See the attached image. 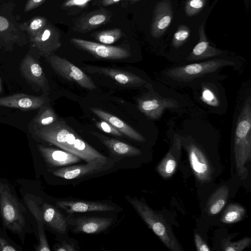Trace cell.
Returning a JSON list of instances; mask_svg holds the SVG:
<instances>
[{
  "instance_id": "1",
  "label": "cell",
  "mask_w": 251,
  "mask_h": 251,
  "mask_svg": "<svg viewBox=\"0 0 251 251\" xmlns=\"http://www.w3.org/2000/svg\"><path fill=\"white\" fill-rule=\"evenodd\" d=\"M243 63L229 55L220 56L185 64H176L162 70L159 75L160 81L173 88L188 87L201 79L224 75V70L230 69L239 71Z\"/></svg>"
},
{
  "instance_id": "2",
  "label": "cell",
  "mask_w": 251,
  "mask_h": 251,
  "mask_svg": "<svg viewBox=\"0 0 251 251\" xmlns=\"http://www.w3.org/2000/svg\"><path fill=\"white\" fill-rule=\"evenodd\" d=\"M32 131L39 139L77 156L86 163L114 164V160L90 146L64 120L58 119L47 126Z\"/></svg>"
},
{
  "instance_id": "3",
  "label": "cell",
  "mask_w": 251,
  "mask_h": 251,
  "mask_svg": "<svg viewBox=\"0 0 251 251\" xmlns=\"http://www.w3.org/2000/svg\"><path fill=\"white\" fill-rule=\"evenodd\" d=\"M245 82L239 91L233 115L232 130L237 171L243 177L245 163L251 154V87Z\"/></svg>"
},
{
  "instance_id": "4",
  "label": "cell",
  "mask_w": 251,
  "mask_h": 251,
  "mask_svg": "<svg viewBox=\"0 0 251 251\" xmlns=\"http://www.w3.org/2000/svg\"><path fill=\"white\" fill-rule=\"evenodd\" d=\"M145 87L148 91L137 102L139 111L148 119L158 120L166 110L179 114L192 111L193 104L186 96L164 84L150 82Z\"/></svg>"
},
{
  "instance_id": "5",
  "label": "cell",
  "mask_w": 251,
  "mask_h": 251,
  "mask_svg": "<svg viewBox=\"0 0 251 251\" xmlns=\"http://www.w3.org/2000/svg\"><path fill=\"white\" fill-rule=\"evenodd\" d=\"M228 75L224 74L206 77L192 83L194 100L204 110L203 112L217 115L225 114L228 109V101L222 81Z\"/></svg>"
},
{
  "instance_id": "6",
  "label": "cell",
  "mask_w": 251,
  "mask_h": 251,
  "mask_svg": "<svg viewBox=\"0 0 251 251\" xmlns=\"http://www.w3.org/2000/svg\"><path fill=\"white\" fill-rule=\"evenodd\" d=\"M126 199L143 220L171 251H180L181 246L163 217L150 207L142 200L126 196Z\"/></svg>"
},
{
  "instance_id": "7",
  "label": "cell",
  "mask_w": 251,
  "mask_h": 251,
  "mask_svg": "<svg viewBox=\"0 0 251 251\" xmlns=\"http://www.w3.org/2000/svg\"><path fill=\"white\" fill-rule=\"evenodd\" d=\"M24 209L9 186L0 182V215L4 226L15 233H22L25 226Z\"/></svg>"
},
{
  "instance_id": "8",
  "label": "cell",
  "mask_w": 251,
  "mask_h": 251,
  "mask_svg": "<svg viewBox=\"0 0 251 251\" xmlns=\"http://www.w3.org/2000/svg\"><path fill=\"white\" fill-rule=\"evenodd\" d=\"M48 60L52 69L62 77L84 88L92 90L96 88L93 80L83 71L68 60L52 55Z\"/></svg>"
},
{
  "instance_id": "9",
  "label": "cell",
  "mask_w": 251,
  "mask_h": 251,
  "mask_svg": "<svg viewBox=\"0 0 251 251\" xmlns=\"http://www.w3.org/2000/svg\"><path fill=\"white\" fill-rule=\"evenodd\" d=\"M56 205L69 214L88 212H112L121 209L117 205L109 201L79 199L60 200L56 201Z\"/></svg>"
},
{
  "instance_id": "10",
  "label": "cell",
  "mask_w": 251,
  "mask_h": 251,
  "mask_svg": "<svg viewBox=\"0 0 251 251\" xmlns=\"http://www.w3.org/2000/svg\"><path fill=\"white\" fill-rule=\"evenodd\" d=\"M71 42L97 58L117 60L127 58L130 56L129 51L120 47L109 46L76 38H72Z\"/></svg>"
},
{
  "instance_id": "11",
  "label": "cell",
  "mask_w": 251,
  "mask_h": 251,
  "mask_svg": "<svg viewBox=\"0 0 251 251\" xmlns=\"http://www.w3.org/2000/svg\"><path fill=\"white\" fill-rule=\"evenodd\" d=\"M66 218L68 229L75 234L99 233L108 229L113 222V219L109 217L82 216L74 218L70 215Z\"/></svg>"
},
{
  "instance_id": "12",
  "label": "cell",
  "mask_w": 251,
  "mask_h": 251,
  "mask_svg": "<svg viewBox=\"0 0 251 251\" xmlns=\"http://www.w3.org/2000/svg\"><path fill=\"white\" fill-rule=\"evenodd\" d=\"M86 72L109 76L121 85L131 87H146L150 82L132 73L109 67L94 65L84 68Z\"/></svg>"
},
{
  "instance_id": "13",
  "label": "cell",
  "mask_w": 251,
  "mask_h": 251,
  "mask_svg": "<svg viewBox=\"0 0 251 251\" xmlns=\"http://www.w3.org/2000/svg\"><path fill=\"white\" fill-rule=\"evenodd\" d=\"M60 39L58 30L50 24H47L39 33L30 38L33 46L47 59L61 47Z\"/></svg>"
},
{
  "instance_id": "14",
  "label": "cell",
  "mask_w": 251,
  "mask_h": 251,
  "mask_svg": "<svg viewBox=\"0 0 251 251\" xmlns=\"http://www.w3.org/2000/svg\"><path fill=\"white\" fill-rule=\"evenodd\" d=\"M114 164H100L86 163L80 165H71L54 169L52 174L66 179H74L88 176L112 168Z\"/></svg>"
},
{
  "instance_id": "15",
  "label": "cell",
  "mask_w": 251,
  "mask_h": 251,
  "mask_svg": "<svg viewBox=\"0 0 251 251\" xmlns=\"http://www.w3.org/2000/svg\"><path fill=\"white\" fill-rule=\"evenodd\" d=\"M20 71L23 77L30 84L39 89L49 90L48 80L38 61L30 55L22 60Z\"/></svg>"
},
{
  "instance_id": "16",
  "label": "cell",
  "mask_w": 251,
  "mask_h": 251,
  "mask_svg": "<svg viewBox=\"0 0 251 251\" xmlns=\"http://www.w3.org/2000/svg\"><path fill=\"white\" fill-rule=\"evenodd\" d=\"M90 132L108 149L111 157L115 161L126 157L137 156L141 154V151L139 149L128 144L97 132Z\"/></svg>"
},
{
  "instance_id": "17",
  "label": "cell",
  "mask_w": 251,
  "mask_h": 251,
  "mask_svg": "<svg viewBox=\"0 0 251 251\" xmlns=\"http://www.w3.org/2000/svg\"><path fill=\"white\" fill-rule=\"evenodd\" d=\"M38 151L47 166L50 168L65 167L81 162L77 156L62 149L38 145Z\"/></svg>"
},
{
  "instance_id": "18",
  "label": "cell",
  "mask_w": 251,
  "mask_h": 251,
  "mask_svg": "<svg viewBox=\"0 0 251 251\" xmlns=\"http://www.w3.org/2000/svg\"><path fill=\"white\" fill-rule=\"evenodd\" d=\"M46 99L43 97L23 93L0 98V106L25 110L40 109L46 104Z\"/></svg>"
},
{
  "instance_id": "19",
  "label": "cell",
  "mask_w": 251,
  "mask_h": 251,
  "mask_svg": "<svg viewBox=\"0 0 251 251\" xmlns=\"http://www.w3.org/2000/svg\"><path fill=\"white\" fill-rule=\"evenodd\" d=\"M41 210L44 223L60 234H67L68 224L67 218L57 206L44 202Z\"/></svg>"
},
{
  "instance_id": "20",
  "label": "cell",
  "mask_w": 251,
  "mask_h": 251,
  "mask_svg": "<svg viewBox=\"0 0 251 251\" xmlns=\"http://www.w3.org/2000/svg\"><path fill=\"white\" fill-rule=\"evenodd\" d=\"M91 110L96 115L109 123L123 135L138 142L143 143L146 141L143 135L117 117L98 108H92Z\"/></svg>"
},
{
  "instance_id": "21",
  "label": "cell",
  "mask_w": 251,
  "mask_h": 251,
  "mask_svg": "<svg viewBox=\"0 0 251 251\" xmlns=\"http://www.w3.org/2000/svg\"><path fill=\"white\" fill-rule=\"evenodd\" d=\"M227 55L224 51L209 45L203 35L187 56L185 63L205 60ZM184 63V64H185Z\"/></svg>"
},
{
  "instance_id": "22",
  "label": "cell",
  "mask_w": 251,
  "mask_h": 251,
  "mask_svg": "<svg viewBox=\"0 0 251 251\" xmlns=\"http://www.w3.org/2000/svg\"><path fill=\"white\" fill-rule=\"evenodd\" d=\"M110 17L108 11L99 9L79 17L74 27L77 32H86L105 24L110 20Z\"/></svg>"
},
{
  "instance_id": "23",
  "label": "cell",
  "mask_w": 251,
  "mask_h": 251,
  "mask_svg": "<svg viewBox=\"0 0 251 251\" xmlns=\"http://www.w3.org/2000/svg\"><path fill=\"white\" fill-rule=\"evenodd\" d=\"M173 17L171 7L168 3L158 5L155 12L152 24V34L158 37L170 25Z\"/></svg>"
},
{
  "instance_id": "24",
  "label": "cell",
  "mask_w": 251,
  "mask_h": 251,
  "mask_svg": "<svg viewBox=\"0 0 251 251\" xmlns=\"http://www.w3.org/2000/svg\"><path fill=\"white\" fill-rule=\"evenodd\" d=\"M229 195V189L225 185L218 188L209 198L206 208L211 215L219 213L226 203Z\"/></svg>"
},
{
  "instance_id": "25",
  "label": "cell",
  "mask_w": 251,
  "mask_h": 251,
  "mask_svg": "<svg viewBox=\"0 0 251 251\" xmlns=\"http://www.w3.org/2000/svg\"><path fill=\"white\" fill-rule=\"evenodd\" d=\"M58 120L54 110L46 104L40 108V110L31 121L33 130L40 129L47 126Z\"/></svg>"
},
{
  "instance_id": "26",
  "label": "cell",
  "mask_w": 251,
  "mask_h": 251,
  "mask_svg": "<svg viewBox=\"0 0 251 251\" xmlns=\"http://www.w3.org/2000/svg\"><path fill=\"white\" fill-rule=\"evenodd\" d=\"M29 208L36 219L39 230V243L35 248L37 251H50L51 250L49 245L44 230L43 229L44 221L41 210L33 201L28 203Z\"/></svg>"
},
{
  "instance_id": "27",
  "label": "cell",
  "mask_w": 251,
  "mask_h": 251,
  "mask_svg": "<svg viewBox=\"0 0 251 251\" xmlns=\"http://www.w3.org/2000/svg\"><path fill=\"white\" fill-rule=\"evenodd\" d=\"M175 144L157 167V171L163 178L171 177L175 172L177 167L176 158L174 155Z\"/></svg>"
},
{
  "instance_id": "28",
  "label": "cell",
  "mask_w": 251,
  "mask_h": 251,
  "mask_svg": "<svg viewBox=\"0 0 251 251\" xmlns=\"http://www.w3.org/2000/svg\"><path fill=\"white\" fill-rule=\"evenodd\" d=\"M245 213V208L237 203L229 204L224 211L221 221L225 224H233L240 221Z\"/></svg>"
},
{
  "instance_id": "29",
  "label": "cell",
  "mask_w": 251,
  "mask_h": 251,
  "mask_svg": "<svg viewBox=\"0 0 251 251\" xmlns=\"http://www.w3.org/2000/svg\"><path fill=\"white\" fill-rule=\"evenodd\" d=\"M122 35L121 30L119 28H115L98 32L95 34V37L98 41L103 44L110 45L118 41Z\"/></svg>"
},
{
  "instance_id": "30",
  "label": "cell",
  "mask_w": 251,
  "mask_h": 251,
  "mask_svg": "<svg viewBox=\"0 0 251 251\" xmlns=\"http://www.w3.org/2000/svg\"><path fill=\"white\" fill-rule=\"evenodd\" d=\"M47 25V20L43 17L37 16L30 20L27 24L22 26L29 35L30 38L39 33Z\"/></svg>"
},
{
  "instance_id": "31",
  "label": "cell",
  "mask_w": 251,
  "mask_h": 251,
  "mask_svg": "<svg viewBox=\"0 0 251 251\" xmlns=\"http://www.w3.org/2000/svg\"><path fill=\"white\" fill-rule=\"evenodd\" d=\"M251 243V238L248 237L235 242L224 240L222 243V248L225 251H241L249 247Z\"/></svg>"
},
{
  "instance_id": "32",
  "label": "cell",
  "mask_w": 251,
  "mask_h": 251,
  "mask_svg": "<svg viewBox=\"0 0 251 251\" xmlns=\"http://www.w3.org/2000/svg\"><path fill=\"white\" fill-rule=\"evenodd\" d=\"M189 36V31L185 27L179 28L174 34L173 40V46L177 49L182 45Z\"/></svg>"
},
{
  "instance_id": "33",
  "label": "cell",
  "mask_w": 251,
  "mask_h": 251,
  "mask_svg": "<svg viewBox=\"0 0 251 251\" xmlns=\"http://www.w3.org/2000/svg\"><path fill=\"white\" fill-rule=\"evenodd\" d=\"M95 125L100 130L106 133L119 137H122L124 135L117 129L105 121L101 120L96 122Z\"/></svg>"
},
{
  "instance_id": "34",
  "label": "cell",
  "mask_w": 251,
  "mask_h": 251,
  "mask_svg": "<svg viewBox=\"0 0 251 251\" xmlns=\"http://www.w3.org/2000/svg\"><path fill=\"white\" fill-rule=\"evenodd\" d=\"M56 251H76L79 249L78 244L74 239L63 241L54 247Z\"/></svg>"
},
{
  "instance_id": "35",
  "label": "cell",
  "mask_w": 251,
  "mask_h": 251,
  "mask_svg": "<svg viewBox=\"0 0 251 251\" xmlns=\"http://www.w3.org/2000/svg\"><path fill=\"white\" fill-rule=\"evenodd\" d=\"M205 0H188L186 6V12L189 15L199 11L204 5Z\"/></svg>"
},
{
  "instance_id": "36",
  "label": "cell",
  "mask_w": 251,
  "mask_h": 251,
  "mask_svg": "<svg viewBox=\"0 0 251 251\" xmlns=\"http://www.w3.org/2000/svg\"><path fill=\"white\" fill-rule=\"evenodd\" d=\"M194 240L197 251H210V249L206 242L201 237L198 233L194 235Z\"/></svg>"
},
{
  "instance_id": "37",
  "label": "cell",
  "mask_w": 251,
  "mask_h": 251,
  "mask_svg": "<svg viewBox=\"0 0 251 251\" xmlns=\"http://www.w3.org/2000/svg\"><path fill=\"white\" fill-rule=\"evenodd\" d=\"M92 0H66L63 4L65 7L72 6L82 7Z\"/></svg>"
},
{
  "instance_id": "38",
  "label": "cell",
  "mask_w": 251,
  "mask_h": 251,
  "mask_svg": "<svg viewBox=\"0 0 251 251\" xmlns=\"http://www.w3.org/2000/svg\"><path fill=\"white\" fill-rule=\"evenodd\" d=\"M45 0H28L25 7L24 11L25 12L36 8L40 6Z\"/></svg>"
},
{
  "instance_id": "39",
  "label": "cell",
  "mask_w": 251,
  "mask_h": 251,
  "mask_svg": "<svg viewBox=\"0 0 251 251\" xmlns=\"http://www.w3.org/2000/svg\"><path fill=\"white\" fill-rule=\"evenodd\" d=\"M0 251H15L17 250L10 245L4 239L0 237Z\"/></svg>"
},
{
  "instance_id": "40",
  "label": "cell",
  "mask_w": 251,
  "mask_h": 251,
  "mask_svg": "<svg viewBox=\"0 0 251 251\" xmlns=\"http://www.w3.org/2000/svg\"><path fill=\"white\" fill-rule=\"evenodd\" d=\"M121 0H102V5L104 6L111 5L119 2Z\"/></svg>"
},
{
  "instance_id": "41",
  "label": "cell",
  "mask_w": 251,
  "mask_h": 251,
  "mask_svg": "<svg viewBox=\"0 0 251 251\" xmlns=\"http://www.w3.org/2000/svg\"><path fill=\"white\" fill-rule=\"evenodd\" d=\"M2 92V83H1V80L0 77V94H1Z\"/></svg>"
},
{
  "instance_id": "42",
  "label": "cell",
  "mask_w": 251,
  "mask_h": 251,
  "mask_svg": "<svg viewBox=\"0 0 251 251\" xmlns=\"http://www.w3.org/2000/svg\"><path fill=\"white\" fill-rule=\"evenodd\" d=\"M130 0V1H135V0Z\"/></svg>"
}]
</instances>
